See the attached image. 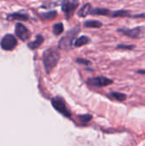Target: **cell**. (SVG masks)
Here are the masks:
<instances>
[{
    "mask_svg": "<svg viewBox=\"0 0 145 146\" xmlns=\"http://www.w3.org/2000/svg\"><path fill=\"white\" fill-rule=\"evenodd\" d=\"M61 57L58 47H50L43 53V64L46 73L49 74L56 67Z\"/></svg>",
    "mask_w": 145,
    "mask_h": 146,
    "instance_id": "6da1fadb",
    "label": "cell"
},
{
    "mask_svg": "<svg viewBox=\"0 0 145 146\" xmlns=\"http://www.w3.org/2000/svg\"><path fill=\"white\" fill-rule=\"evenodd\" d=\"M81 28L79 25L73 27L69 29L58 41V48L63 50H70L74 46V42L78 38Z\"/></svg>",
    "mask_w": 145,
    "mask_h": 146,
    "instance_id": "7a4b0ae2",
    "label": "cell"
},
{
    "mask_svg": "<svg viewBox=\"0 0 145 146\" xmlns=\"http://www.w3.org/2000/svg\"><path fill=\"white\" fill-rule=\"evenodd\" d=\"M116 32L132 39H139L144 36V26H137L133 28H129L126 27H121L116 29Z\"/></svg>",
    "mask_w": 145,
    "mask_h": 146,
    "instance_id": "3957f363",
    "label": "cell"
},
{
    "mask_svg": "<svg viewBox=\"0 0 145 146\" xmlns=\"http://www.w3.org/2000/svg\"><path fill=\"white\" fill-rule=\"evenodd\" d=\"M79 0H62L61 3V9L62 11L64 13L66 20H70L78 7L79 6Z\"/></svg>",
    "mask_w": 145,
    "mask_h": 146,
    "instance_id": "277c9868",
    "label": "cell"
},
{
    "mask_svg": "<svg viewBox=\"0 0 145 146\" xmlns=\"http://www.w3.org/2000/svg\"><path fill=\"white\" fill-rule=\"evenodd\" d=\"M50 102H51L53 108L56 111H58L61 115H62L63 116H65L67 118L71 117V112H70L69 109L68 108L67 104L63 98H62L60 96H56V97L52 98Z\"/></svg>",
    "mask_w": 145,
    "mask_h": 146,
    "instance_id": "5b68a950",
    "label": "cell"
},
{
    "mask_svg": "<svg viewBox=\"0 0 145 146\" xmlns=\"http://www.w3.org/2000/svg\"><path fill=\"white\" fill-rule=\"evenodd\" d=\"M17 44H18V41L16 38L11 33H8L4 35L0 41L1 48L7 51L13 50L17 46Z\"/></svg>",
    "mask_w": 145,
    "mask_h": 146,
    "instance_id": "8992f818",
    "label": "cell"
},
{
    "mask_svg": "<svg viewBox=\"0 0 145 146\" xmlns=\"http://www.w3.org/2000/svg\"><path fill=\"white\" fill-rule=\"evenodd\" d=\"M15 33L21 41H26L31 38V32L29 31V29L25 27V25L20 22H17L15 24Z\"/></svg>",
    "mask_w": 145,
    "mask_h": 146,
    "instance_id": "52a82bcc",
    "label": "cell"
},
{
    "mask_svg": "<svg viewBox=\"0 0 145 146\" xmlns=\"http://www.w3.org/2000/svg\"><path fill=\"white\" fill-rule=\"evenodd\" d=\"M88 85L91 86H95V87H104V86H108L109 85L113 83V80L104 77V76H97V77H92L90 78L87 80Z\"/></svg>",
    "mask_w": 145,
    "mask_h": 146,
    "instance_id": "ba28073f",
    "label": "cell"
},
{
    "mask_svg": "<svg viewBox=\"0 0 145 146\" xmlns=\"http://www.w3.org/2000/svg\"><path fill=\"white\" fill-rule=\"evenodd\" d=\"M8 21H26L29 20V15L26 13H21V12H15L11 14H8L6 16Z\"/></svg>",
    "mask_w": 145,
    "mask_h": 146,
    "instance_id": "9c48e42d",
    "label": "cell"
},
{
    "mask_svg": "<svg viewBox=\"0 0 145 146\" xmlns=\"http://www.w3.org/2000/svg\"><path fill=\"white\" fill-rule=\"evenodd\" d=\"M132 14L131 10L128 9H118L112 11L110 18H132Z\"/></svg>",
    "mask_w": 145,
    "mask_h": 146,
    "instance_id": "30bf717a",
    "label": "cell"
},
{
    "mask_svg": "<svg viewBox=\"0 0 145 146\" xmlns=\"http://www.w3.org/2000/svg\"><path fill=\"white\" fill-rule=\"evenodd\" d=\"M92 4L91 3H86L85 4H83V6H81L79 10L77 11V15L79 17L81 18H85L86 16H88L89 15H91V11L92 9Z\"/></svg>",
    "mask_w": 145,
    "mask_h": 146,
    "instance_id": "8fae6325",
    "label": "cell"
},
{
    "mask_svg": "<svg viewBox=\"0 0 145 146\" xmlns=\"http://www.w3.org/2000/svg\"><path fill=\"white\" fill-rule=\"evenodd\" d=\"M112 13V10L107 8H92L91 11V15H97V16H110Z\"/></svg>",
    "mask_w": 145,
    "mask_h": 146,
    "instance_id": "7c38bea8",
    "label": "cell"
},
{
    "mask_svg": "<svg viewBox=\"0 0 145 146\" xmlns=\"http://www.w3.org/2000/svg\"><path fill=\"white\" fill-rule=\"evenodd\" d=\"M44 38L42 34H37L36 35V38H35V40L32 41V42H29L27 44V47L30 49V50H36L38 49V47L41 46V44L44 43Z\"/></svg>",
    "mask_w": 145,
    "mask_h": 146,
    "instance_id": "4fadbf2b",
    "label": "cell"
},
{
    "mask_svg": "<svg viewBox=\"0 0 145 146\" xmlns=\"http://www.w3.org/2000/svg\"><path fill=\"white\" fill-rule=\"evenodd\" d=\"M83 26L86 28H101L103 22L97 20H86L83 22Z\"/></svg>",
    "mask_w": 145,
    "mask_h": 146,
    "instance_id": "5bb4252c",
    "label": "cell"
},
{
    "mask_svg": "<svg viewBox=\"0 0 145 146\" xmlns=\"http://www.w3.org/2000/svg\"><path fill=\"white\" fill-rule=\"evenodd\" d=\"M38 15L44 21H53L57 17L58 14H57L56 10H50V11H48V12L40 13Z\"/></svg>",
    "mask_w": 145,
    "mask_h": 146,
    "instance_id": "9a60e30c",
    "label": "cell"
},
{
    "mask_svg": "<svg viewBox=\"0 0 145 146\" xmlns=\"http://www.w3.org/2000/svg\"><path fill=\"white\" fill-rule=\"evenodd\" d=\"M91 43V38L85 35H82L80 37H79L75 42H74V47L76 48H79V47H82V46H85V45H87L88 44Z\"/></svg>",
    "mask_w": 145,
    "mask_h": 146,
    "instance_id": "2e32d148",
    "label": "cell"
},
{
    "mask_svg": "<svg viewBox=\"0 0 145 146\" xmlns=\"http://www.w3.org/2000/svg\"><path fill=\"white\" fill-rule=\"evenodd\" d=\"M64 32V25L62 22H57L52 27V33L55 36H59Z\"/></svg>",
    "mask_w": 145,
    "mask_h": 146,
    "instance_id": "e0dca14e",
    "label": "cell"
},
{
    "mask_svg": "<svg viewBox=\"0 0 145 146\" xmlns=\"http://www.w3.org/2000/svg\"><path fill=\"white\" fill-rule=\"evenodd\" d=\"M111 97H113L115 99H116L117 101H125L126 99V95L124 93H121V92H113L111 94Z\"/></svg>",
    "mask_w": 145,
    "mask_h": 146,
    "instance_id": "ac0fdd59",
    "label": "cell"
},
{
    "mask_svg": "<svg viewBox=\"0 0 145 146\" xmlns=\"http://www.w3.org/2000/svg\"><path fill=\"white\" fill-rule=\"evenodd\" d=\"M136 48L135 44H119L116 46L117 50H132Z\"/></svg>",
    "mask_w": 145,
    "mask_h": 146,
    "instance_id": "d6986e66",
    "label": "cell"
},
{
    "mask_svg": "<svg viewBox=\"0 0 145 146\" xmlns=\"http://www.w3.org/2000/svg\"><path fill=\"white\" fill-rule=\"evenodd\" d=\"M79 121H81L82 124L85 125L87 123H89L91 119H92V115H89V114H85V115H79Z\"/></svg>",
    "mask_w": 145,
    "mask_h": 146,
    "instance_id": "ffe728a7",
    "label": "cell"
},
{
    "mask_svg": "<svg viewBox=\"0 0 145 146\" xmlns=\"http://www.w3.org/2000/svg\"><path fill=\"white\" fill-rule=\"evenodd\" d=\"M75 62L79 64H81V65H91V62L90 60H87L85 58H81V57H79V58H76Z\"/></svg>",
    "mask_w": 145,
    "mask_h": 146,
    "instance_id": "44dd1931",
    "label": "cell"
},
{
    "mask_svg": "<svg viewBox=\"0 0 145 146\" xmlns=\"http://www.w3.org/2000/svg\"><path fill=\"white\" fill-rule=\"evenodd\" d=\"M61 3H62V1H61V2H52V3H45V4H43V5H41V8H43V9H48V8H51V7H56V5L60 4Z\"/></svg>",
    "mask_w": 145,
    "mask_h": 146,
    "instance_id": "7402d4cb",
    "label": "cell"
},
{
    "mask_svg": "<svg viewBox=\"0 0 145 146\" xmlns=\"http://www.w3.org/2000/svg\"><path fill=\"white\" fill-rule=\"evenodd\" d=\"M132 19H143V20H144L145 19V12H143V13H139V14H135V15H132Z\"/></svg>",
    "mask_w": 145,
    "mask_h": 146,
    "instance_id": "603a6c76",
    "label": "cell"
},
{
    "mask_svg": "<svg viewBox=\"0 0 145 146\" xmlns=\"http://www.w3.org/2000/svg\"><path fill=\"white\" fill-rule=\"evenodd\" d=\"M137 74H142V75H145V69H138L136 71Z\"/></svg>",
    "mask_w": 145,
    "mask_h": 146,
    "instance_id": "cb8c5ba5",
    "label": "cell"
}]
</instances>
